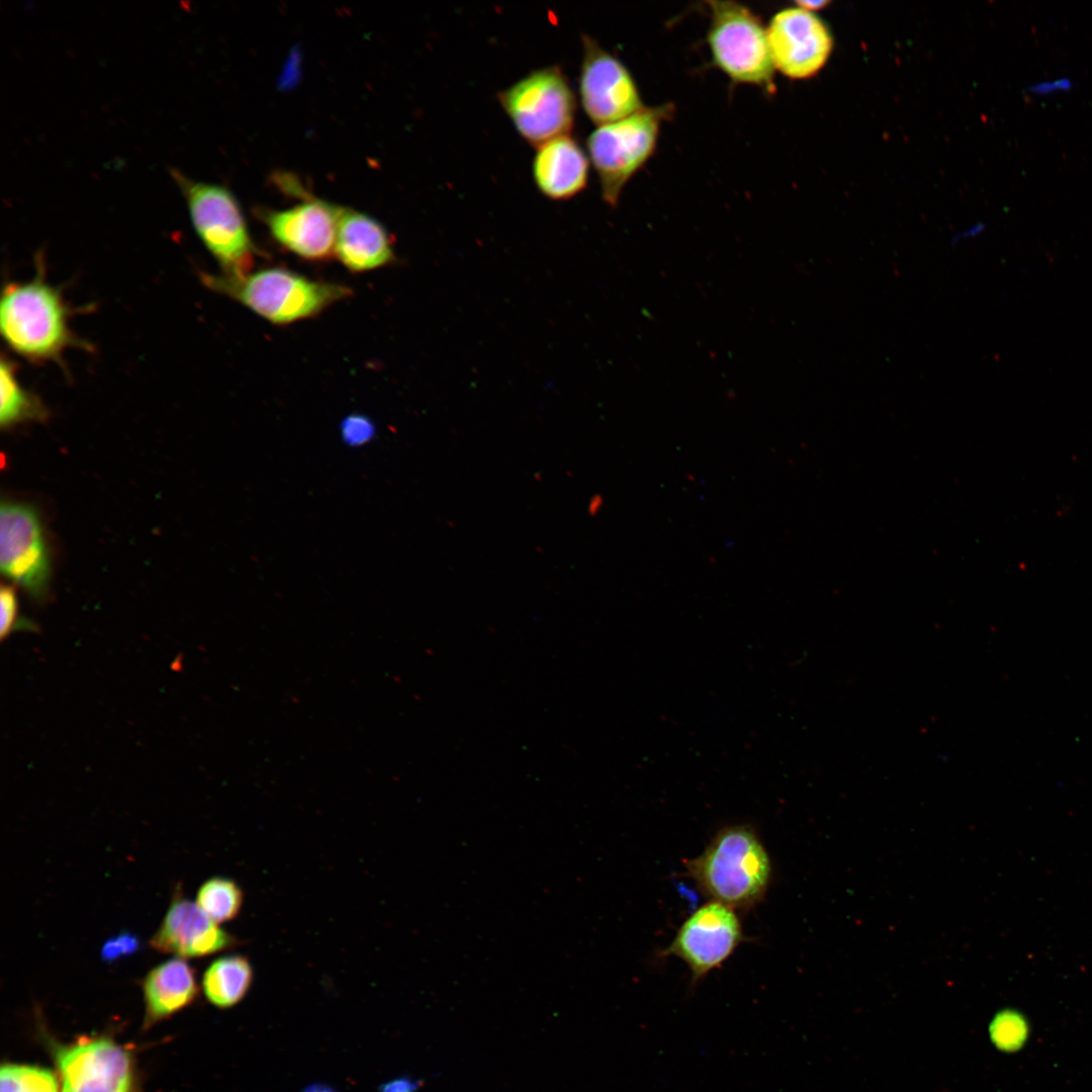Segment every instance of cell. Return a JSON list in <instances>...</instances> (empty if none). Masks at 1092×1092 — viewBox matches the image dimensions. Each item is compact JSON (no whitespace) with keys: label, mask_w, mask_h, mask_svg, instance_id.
<instances>
[{"label":"cell","mask_w":1092,"mask_h":1092,"mask_svg":"<svg viewBox=\"0 0 1092 1092\" xmlns=\"http://www.w3.org/2000/svg\"><path fill=\"white\" fill-rule=\"evenodd\" d=\"M253 978L254 971L248 958L239 954L219 957L203 973V993L212 1005L230 1008L246 996Z\"/></svg>","instance_id":"18"},{"label":"cell","mask_w":1092,"mask_h":1092,"mask_svg":"<svg viewBox=\"0 0 1092 1092\" xmlns=\"http://www.w3.org/2000/svg\"><path fill=\"white\" fill-rule=\"evenodd\" d=\"M144 1027H151L190 1005L198 995L195 970L181 958L157 965L143 979Z\"/></svg>","instance_id":"17"},{"label":"cell","mask_w":1092,"mask_h":1092,"mask_svg":"<svg viewBox=\"0 0 1092 1092\" xmlns=\"http://www.w3.org/2000/svg\"><path fill=\"white\" fill-rule=\"evenodd\" d=\"M0 637L4 640L16 630L18 623V601L11 585L3 584L0 589ZM21 625V624H20ZM25 629V628H24Z\"/></svg>","instance_id":"24"},{"label":"cell","mask_w":1092,"mask_h":1092,"mask_svg":"<svg viewBox=\"0 0 1092 1092\" xmlns=\"http://www.w3.org/2000/svg\"><path fill=\"white\" fill-rule=\"evenodd\" d=\"M53 1054L61 1092H133L132 1056L110 1037H80Z\"/></svg>","instance_id":"9"},{"label":"cell","mask_w":1092,"mask_h":1092,"mask_svg":"<svg viewBox=\"0 0 1092 1092\" xmlns=\"http://www.w3.org/2000/svg\"><path fill=\"white\" fill-rule=\"evenodd\" d=\"M335 255L350 270L362 272L394 260L392 241L384 226L371 216L342 208Z\"/></svg>","instance_id":"16"},{"label":"cell","mask_w":1092,"mask_h":1092,"mask_svg":"<svg viewBox=\"0 0 1092 1092\" xmlns=\"http://www.w3.org/2000/svg\"><path fill=\"white\" fill-rule=\"evenodd\" d=\"M989 1033L998 1049L1005 1052L1015 1051L1026 1039L1027 1023L1020 1012L1005 1009L995 1015L990 1023Z\"/></svg>","instance_id":"22"},{"label":"cell","mask_w":1092,"mask_h":1092,"mask_svg":"<svg viewBox=\"0 0 1092 1092\" xmlns=\"http://www.w3.org/2000/svg\"><path fill=\"white\" fill-rule=\"evenodd\" d=\"M422 1081L408 1076L395 1078L380 1086V1092H417Z\"/></svg>","instance_id":"27"},{"label":"cell","mask_w":1092,"mask_h":1092,"mask_svg":"<svg viewBox=\"0 0 1092 1092\" xmlns=\"http://www.w3.org/2000/svg\"><path fill=\"white\" fill-rule=\"evenodd\" d=\"M497 98L520 135L536 147L568 134L573 126L575 95L557 66L530 72Z\"/></svg>","instance_id":"7"},{"label":"cell","mask_w":1092,"mask_h":1092,"mask_svg":"<svg viewBox=\"0 0 1092 1092\" xmlns=\"http://www.w3.org/2000/svg\"><path fill=\"white\" fill-rule=\"evenodd\" d=\"M674 113L665 103L644 106L623 119L599 125L586 140L588 159L600 180L604 201L615 207L628 181L653 156L664 121Z\"/></svg>","instance_id":"5"},{"label":"cell","mask_w":1092,"mask_h":1092,"mask_svg":"<svg viewBox=\"0 0 1092 1092\" xmlns=\"http://www.w3.org/2000/svg\"><path fill=\"white\" fill-rule=\"evenodd\" d=\"M201 281L273 324L285 325L313 316L351 295L340 284L310 280L284 268H270L242 278L202 272Z\"/></svg>","instance_id":"3"},{"label":"cell","mask_w":1092,"mask_h":1092,"mask_svg":"<svg viewBox=\"0 0 1092 1092\" xmlns=\"http://www.w3.org/2000/svg\"><path fill=\"white\" fill-rule=\"evenodd\" d=\"M707 42L713 64L732 82L752 85L770 95L776 91L775 67L766 27L745 5L709 1Z\"/></svg>","instance_id":"6"},{"label":"cell","mask_w":1092,"mask_h":1092,"mask_svg":"<svg viewBox=\"0 0 1092 1092\" xmlns=\"http://www.w3.org/2000/svg\"><path fill=\"white\" fill-rule=\"evenodd\" d=\"M237 943L234 935L184 897L179 885L159 928L149 940L153 949L184 960L213 954Z\"/></svg>","instance_id":"13"},{"label":"cell","mask_w":1092,"mask_h":1092,"mask_svg":"<svg viewBox=\"0 0 1092 1092\" xmlns=\"http://www.w3.org/2000/svg\"><path fill=\"white\" fill-rule=\"evenodd\" d=\"M766 33L775 69L791 79L814 76L832 50V37L823 21L797 6L778 11Z\"/></svg>","instance_id":"12"},{"label":"cell","mask_w":1092,"mask_h":1092,"mask_svg":"<svg viewBox=\"0 0 1092 1092\" xmlns=\"http://www.w3.org/2000/svg\"><path fill=\"white\" fill-rule=\"evenodd\" d=\"M140 946L139 936L129 930H123L105 940L100 957L103 962L112 963L135 953Z\"/></svg>","instance_id":"23"},{"label":"cell","mask_w":1092,"mask_h":1092,"mask_svg":"<svg viewBox=\"0 0 1092 1092\" xmlns=\"http://www.w3.org/2000/svg\"><path fill=\"white\" fill-rule=\"evenodd\" d=\"M36 275L4 285L0 301V332L7 347L32 362L60 361L72 347L88 345L70 328L73 310L63 293L46 279L42 258Z\"/></svg>","instance_id":"1"},{"label":"cell","mask_w":1092,"mask_h":1092,"mask_svg":"<svg viewBox=\"0 0 1092 1092\" xmlns=\"http://www.w3.org/2000/svg\"><path fill=\"white\" fill-rule=\"evenodd\" d=\"M684 866L703 895L739 911L759 904L772 879L769 854L748 824L719 829L703 852Z\"/></svg>","instance_id":"2"},{"label":"cell","mask_w":1092,"mask_h":1092,"mask_svg":"<svg viewBox=\"0 0 1092 1092\" xmlns=\"http://www.w3.org/2000/svg\"><path fill=\"white\" fill-rule=\"evenodd\" d=\"M170 175L180 189L192 225L222 270L242 278L251 273L255 249L241 206L224 186L194 180L178 169Z\"/></svg>","instance_id":"4"},{"label":"cell","mask_w":1092,"mask_h":1092,"mask_svg":"<svg viewBox=\"0 0 1092 1092\" xmlns=\"http://www.w3.org/2000/svg\"><path fill=\"white\" fill-rule=\"evenodd\" d=\"M342 207L308 199L291 208L269 211L264 218L273 238L297 256L313 261L335 254Z\"/></svg>","instance_id":"14"},{"label":"cell","mask_w":1092,"mask_h":1092,"mask_svg":"<svg viewBox=\"0 0 1092 1092\" xmlns=\"http://www.w3.org/2000/svg\"><path fill=\"white\" fill-rule=\"evenodd\" d=\"M0 424L3 428L48 419L49 411L40 397L21 384L16 365L5 356L0 363Z\"/></svg>","instance_id":"19"},{"label":"cell","mask_w":1092,"mask_h":1092,"mask_svg":"<svg viewBox=\"0 0 1092 1092\" xmlns=\"http://www.w3.org/2000/svg\"><path fill=\"white\" fill-rule=\"evenodd\" d=\"M343 431L349 440L357 442L368 438L372 434L373 427L365 417L354 415L345 420Z\"/></svg>","instance_id":"26"},{"label":"cell","mask_w":1092,"mask_h":1092,"mask_svg":"<svg viewBox=\"0 0 1092 1092\" xmlns=\"http://www.w3.org/2000/svg\"><path fill=\"white\" fill-rule=\"evenodd\" d=\"M0 1092H59V1084L47 1068L5 1063L0 1069Z\"/></svg>","instance_id":"21"},{"label":"cell","mask_w":1092,"mask_h":1092,"mask_svg":"<svg viewBox=\"0 0 1092 1092\" xmlns=\"http://www.w3.org/2000/svg\"><path fill=\"white\" fill-rule=\"evenodd\" d=\"M746 940L735 910L717 901L697 908L679 926L663 957L682 961L691 973V987L719 969Z\"/></svg>","instance_id":"8"},{"label":"cell","mask_w":1092,"mask_h":1092,"mask_svg":"<svg viewBox=\"0 0 1092 1092\" xmlns=\"http://www.w3.org/2000/svg\"><path fill=\"white\" fill-rule=\"evenodd\" d=\"M304 1092H334L331 1088L323 1085H313L308 1087Z\"/></svg>","instance_id":"29"},{"label":"cell","mask_w":1092,"mask_h":1092,"mask_svg":"<svg viewBox=\"0 0 1092 1092\" xmlns=\"http://www.w3.org/2000/svg\"><path fill=\"white\" fill-rule=\"evenodd\" d=\"M588 170V157L569 133L538 146L532 167L537 188L552 200L569 199L581 192Z\"/></svg>","instance_id":"15"},{"label":"cell","mask_w":1092,"mask_h":1092,"mask_svg":"<svg viewBox=\"0 0 1092 1092\" xmlns=\"http://www.w3.org/2000/svg\"><path fill=\"white\" fill-rule=\"evenodd\" d=\"M0 567L34 599L48 590L49 550L37 513L28 505L2 503L0 509Z\"/></svg>","instance_id":"11"},{"label":"cell","mask_w":1092,"mask_h":1092,"mask_svg":"<svg viewBox=\"0 0 1092 1092\" xmlns=\"http://www.w3.org/2000/svg\"><path fill=\"white\" fill-rule=\"evenodd\" d=\"M829 4L828 1H797L796 5L799 8L813 12L826 7Z\"/></svg>","instance_id":"28"},{"label":"cell","mask_w":1092,"mask_h":1092,"mask_svg":"<svg viewBox=\"0 0 1092 1092\" xmlns=\"http://www.w3.org/2000/svg\"><path fill=\"white\" fill-rule=\"evenodd\" d=\"M579 96L585 114L598 126L623 119L644 107L627 67L586 34L582 35Z\"/></svg>","instance_id":"10"},{"label":"cell","mask_w":1092,"mask_h":1092,"mask_svg":"<svg viewBox=\"0 0 1092 1092\" xmlns=\"http://www.w3.org/2000/svg\"><path fill=\"white\" fill-rule=\"evenodd\" d=\"M1073 80L1069 77H1058L1033 82L1026 87V91L1032 95L1045 96L1070 91L1073 88Z\"/></svg>","instance_id":"25"},{"label":"cell","mask_w":1092,"mask_h":1092,"mask_svg":"<svg viewBox=\"0 0 1092 1092\" xmlns=\"http://www.w3.org/2000/svg\"><path fill=\"white\" fill-rule=\"evenodd\" d=\"M243 900L242 889L235 881L223 877H213L200 886L195 903L219 924L238 916Z\"/></svg>","instance_id":"20"}]
</instances>
